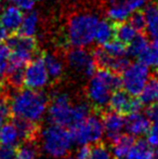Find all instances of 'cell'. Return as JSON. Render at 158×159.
Here are the masks:
<instances>
[{
  "mask_svg": "<svg viewBox=\"0 0 158 159\" xmlns=\"http://www.w3.org/2000/svg\"><path fill=\"white\" fill-rule=\"evenodd\" d=\"M39 139L42 149L50 157L55 159L67 157L74 143L70 129L57 125H51L42 132L40 131Z\"/></svg>",
  "mask_w": 158,
  "mask_h": 159,
  "instance_id": "obj_4",
  "label": "cell"
},
{
  "mask_svg": "<svg viewBox=\"0 0 158 159\" xmlns=\"http://www.w3.org/2000/svg\"><path fill=\"white\" fill-rule=\"evenodd\" d=\"M16 147L0 143V159H15Z\"/></svg>",
  "mask_w": 158,
  "mask_h": 159,
  "instance_id": "obj_34",
  "label": "cell"
},
{
  "mask_svg": "<svg viewBox=\"0 0 158 159\" xmlns=\"http://www.w3.org/2000/svg\"><path fill=\"white\" fill-rule=\"evenodd\" d=\"M22 10L14 6H9L3 10L0 16V23L9 32H16L23 21Z\"/></svg>",
  "mask_w": 158,
  "mask_h": 159,
  "instance_id": "obj_15",
  "label": "cell"
},
{
  "mask_svg": "<svg viewBox=\"0 0 158 159\" xmlns=\"http://www.w3.org/2000/svg\"><path fill=\"white\" fill-rule=\"evenodd\" d=\"M121 79L115 71L100 68L90 77L87 87V96L95 111H105L114 91L120 89Z\"/></svg>",
  "mask_w": 158,
  "mask_h": 159,
  "instance_id": "obj_2",
  "label": "cell"
},
{
  "mask_svg": "<svg viewBox=\"0 0 158 159\" xmlns=\"http://www.w3.org/2000/svg\"><path fill=\"white\" fill-rule=\"evenodd\" d=\"M21 141H20L19 132L12 121L6 122L0 127V143L1 144L16 146Z\"/></svg>",
  "mask_w": 158,
  "mask_h": 159,
  "instance_id": "obj_23",
  "label": "cell"
},
{
  "mask_svg": "<svg viewBox=\"0 0 158 159\" xmlns=\"http://www.w3.org/2000/svg\"><path fill=\"white\" fill-rule=\"evenodd\" d=\"M108 55L111 57H124L127 54V48L124 46V43H122L119 40H112L105 42V43L102 44L101 47Z\"/></svg>",
  "mask_w": 158,
  "mask_h": 159,
  "instance_id": "obj_31",
  "label": "cell"
},
{
  "mask_svg": "<svg viewBox=\"0 0 158 159\" xmlns=\"http://www.w3.org/2000/svg\"><path fill=\"white\" fill-rule=\"evenodd\" d=\"M147 134V143L151 145L152 147H158V125L157 124H154L153 126L150 127L148 131L146 132Z\"/></svg>",
  "mask_w": 158,
  "mask_h": 159,
  "instance_id": "obj_35",
  "label": "cell"
},
{
  "mask_svg": "<svg viewBox=\"0 0 158 159\" xmlns=\"http://www.w3.org/2000/svg\"><path fill=\"white\" fill-rule=\"evenodd\" d=\"M126 156L130 159H154L155 152L147 141L140 139L135 141L132 148Z\"/></svg>",
  "mask_w": 158,
  "mask_h": 159,
  "instance_id": "obj_19",
  "label": "cell"
},
{
  "mask_svg": "<svg viewBox=\"0 0 158 159\" xmlns=\"http://www.w3.org/2000/svg\"><path fill=\"white\" fill-rule=\"evenodd\" d=\"M44 66L48 71L49 78L52 80H59L63 75V63L54 54L47 53L42 57Z\"/></svg>",
  "mask_w": 158,
  "mask_h": 159,
  "instance_id": "obj_22",
  "label": "cell"
},
{
  "mask_svg": "<svg viewBox=\"0 0 158 159\" xmlns=\"http://www.w3.org/2000/svg\"><path fill=\"white\" fill-rule=\"evenodd\" d=\"M90 114H91V108H90V106H89L88 103L81 102L76 105H73L72 117H70V125L68 128L76 126V125L80 124L81 121H84Z\"/></svg>",
  "mask_w": 158,
  "mask_h": 159,
  "instance_id": "obj_28",
  "label": "cell"
},
{
  "mask_svg": "<svg viewBox=\"0 0 158 159\" xmlns=\"http://www.w3.org/2000/svg\"><path fill=\"white\" fill-rule=\"evenodd\" d=\"M143 13L146 21V32L153 41L158 42V7L155 4L145 6Z\"/></svg>",
  "mask_w": 158,
  "mask_h": 159,
  "instance_id": "obj_16",
  "label": "cell"
},
{
  "mask_svg": "<svg viewBox=\"0 0 158 159\" xmlns=\"http://www.w3.org/2000/svg\"><path fill=\"white\" fill-rule=\"evenodd\" d=\"M9 57H10V49L8 46L0 47V79H3L9 67Z\"/></svg>",
  "mask_w": 158,
  "mask_h": 159,
  "instance_id": "obj_33",
  "label": "cell"
},
{
  "mask_svg": "<svg viewBox=\"0 0 158 159\" xmlns=\"http://www.w3.org/2000/svg\"><path fill=\"white\" fill-rule=\"evenodd\" d=\"M39 24V16L38 13L35 11H28V13L23 17L21 25H20L19 30H16L17 34L23 36H28V37H33L36 35L37 28H38Z\"/></svg>",
  "mask_w": 158,
  "mask_h": 159,
  "instance_id": "obj_21",
  "label": "cell"
},
{
  "mask_svg": "<svg viewBox=\"0 0 158 159\" xmlns=\"http://www.w3.org/2000/svg\"><path fill=\"white\" fill-rule=\"evenodd\" d=\"M146 116L151 120V122L158 125V103L148 105L147 109H146Z\"/></svg>",
  "mask_w": 158,
  "mask_h": 159,
  "instance_id": "obj_37",
  "label": "cell"
},
{
  "mask_svg": "<svg viewBox=\"0 0 158 159\" xmlns=\"http://www.w3.org/2000/svg\"><path fill=\"white\" fill-rule=\"evenodd\" d=\"M2 90H4V87H3V82H2L1 79H0V92H1Z\"/></svg>",
  "mask_w": 158,
  "mask_h": 159,
  "instance_id": "obj_40",
  "label": "cell"
},
{
  "mask_svg": "<svg viewBox=\"0 0 158 159\" xmlns=\"http://www.w3.org/2000/svg\"><path fill=\"white\" fill-rule=\"evenodd\" d=\"M24 69V86L27 89L39 90L48 84L49 75L44 66L43 59L36 57L26 65Z\"/></svg>",
  "mask_w": 158,
  "mask_h": 159,
  "instance_id": "obj_9",
  "label": "cell"
},
{
  "mask_svg": "<svg viewBox=\"0 0 158 159\" xmlns=\"http://www.w3.org/2000/svg\"><path fill=\"white\" fill-rule=\"evenodd\" d=\"M36 141H24L16 147L15 159H37Z\"/></svg>",
  "mask_w": 158,
  "mask_h": 159,
  "instance_id": "obj_29",
  "label": "cell"
},
{
  "mask_svg": "<svg viewBox=\"0 0 158 159\" xmlns=\"http://www.w3.org/2000/svg\"><path fill=\"white\" fill-rule=\"evenodd\" d=\"M90 156V146L89 144L81 145V147L77 151L76 155H75V159H89Z\"/></svg>",
  "mask_w": 158,
  "mask_h": 159,
  "instance_id": "obj_38",
  "label": "cell"
},
{
  "mask_svg": "<svg viewBox=\"0 0 158 159\" xmlns=\"http://www.w3.org/2000/svg\"><path fill=\"white\" fill-rule=\"evenodd\" d=\"M129 24L137 30L138 33L144 32L146 27V21H145V15H144L143 11H134L132 14L129 16Z\"/></svg>",
  "mask_w": 158,
  "mask_h": 159,
  "instance_id": "obj_32",
  "label": "cell"
},
{
  "mask_svg": "<svg viewBox=\"0 0 158 159\" xmlns=\"http://www.w3.org/2000/svg\"><path fill=\"white\" fill-rule=\"evenodd\" d=\"M49 101L43 92L33 89L17 90L10 98L11 117L23 118L33 122H38L48 108Z\"/></svg>",
  "mask_w": 158,
  "mask_h": 159,
  "instance_id": "obj_1",
  "label": "cell"
},
{
  "mask_svg": "<svg viewBox=\"0 0 158 159\" xmlns=\"http://www.w3.org/2000/svg\"><path fill=\"white\" fill-rule=\"evenodd\" d=\"M139 100L142 105H152L154 103H158V77H151L146 81L145 86L143 87L141 93L139 94Z\"/></svg>",
  "mask_w": 158,
  "mask_h": 159,
  "instance_id": "obj_17",
  "label": "cell"
},
{
  "mask_svg": "<svg viewBox=\"0 0 158 159\" xmlns=\"http://www.w3.org/2000/svg\"><path fill=\"white\" fill-rule=\"evenodd\" d=\"M137 34H138L137 30L129 23H124V21L119 22V23H115L114 36L116 37L117 40L121 41L122 43L128 44L135 37Z\"/></svg>",
  "mask_w": 158,
  "mask_h": 159,
  "instance_id": "obj_25",
  "label": "cell"
},
{
  "mask_svg": "<svg viewBox=\"0 0 158 159\" xmlns=\"http://www.w3.org/2000/svg\"><path fill=\"white\" fill-rule=\"evenodd\" d=\"M73 142L78 145L93 144L101 141L104 134L102 118L97 114H90L84 121L70 128Z\"/></svg>",
  "mask_w": 158,
  "mask_h": 159,
  "instance_id": "obj_5",
  "label": "cell"
},
{
  "mask_svg": "<svg viewBox=\"0 0 158 159\" xmlns=\"http://www.w3.org/2000/svg\"><path fill=\"white\" fill-rule=\"evenodd\" d=\"M0 11H1V1H0Z\"/></svg>",
  "mask_w": 158,
  "mask_h": 159,
  "instance_id": "obj_41",
  "label": "cell"
},
{
  "mask_svg": "<svg viewBox=\"0 0 158 159\" xmlns=\"http://www.w3.org/2000/svg\"><path fill=\"white\" fill-rule=\"evenodd\" d=\"M151 127V120L147 116L142 114L141 111H135L128 115L124 118V130L127 133L135 136H140L146 134Z\"/></svg>",
  "mask_w": 158,
  "mask_h": 159,
  "instance_id": "obj_14",
  "label": "cell"
},
{
  "mask_svg": "<svg viewBox=\"0 0 158 159\" xmlns=\"http://www.w3.org/2000/svg\"><path fill=\"white\" fill-rule=\"evenodd\" d=\"M66 61L70 69L76 73H80L86 77H91L97 71V64L91 55L86 49L74 47L67 52Z\"/></svg>",
  "mask_w": 158,
  "mask_h": 159,
  "instance_id": "obj_8",
  "label": "cell"
},
{
  "mask_svg": "<svg viewBox=\"0 0 158 159\" xmlns=\"http://www.w3.org/2000/svg\"><path fill=\"white\" fill-rule=\"evenodd\" d=\"M139 60L146 66L158 68V42L153 41V43L148 44L144 52L139 57Z\"/></svg>",
  "mask_w": 158,
  "mask_h": 159,
  "instance_id": "obj_27",
  "label": "cell"
},
{
  "mask_svg": "<svg viewBox=\"0 0 158 159\" xmlns=\"http://www.w3.org/2000/svg\"><path fill=\"white\" fill-rule=\"evenodd\" d=\"M7 46L10 50L21 49V50H28L32 52H35L36 50V41L34 38L20 35V34L10 36L7 39Z\"/></svg>",
  "mask_w": 158,
  "mask_h": 159,
  "instance_id": "obj_20",
  "label": "cell"
},
{
  "mask_svg": "<svg viewBox=\"0 0 158 159\" xmlns=\"http://www.w3.org/2000/svg\"><path fill=\"white\" fill-rule=\"evenodd\" d=\"M108 106L112 111L118 114L129 115L135 111H141L143 105L139 98H137V96H132L124 90L117 89L111 96Z\"/></svg>",
  "mask_w": 158,
  "mask_h": 159,
  "instance_id": "obj_11",
  "label": "cell"
},
{
  "mask_svg": "<svg viewBox=\"0 0 158 159\" xmlns=\"http://www.w3.org/2000/svg\"><path fill=\"white\" fill-rule=\"evenodd\" d=\"M114 36V26L106 20H99L94 34V40L99 44L110 41Z\"/></svg>",
  "mask_w": 158,
  "mask_h": 159,
  "instance_id": "obj_24",
  "label": "cell"
},
{
  "mask_svg": "<svg viewBox=\"0 0 158 159\" xmlns=\"http://www.w3.org/2000/svg\"><path fill=\"white\" fill-rule=\"evenodd\" d=\"M8 37V30L2 26V24L0 23V42L3 41V40L7 39Z\"/></svg>",
  "mask_w": 158,
  "mask_h": 159,
  "instance_id": "obj_39",
  "label": "cell"
},
{
  "mask_svg": "<svg viewBox=\"0 0 158 159\" xmlns=\"http://www.w3.org/2000/svg\"><path fill=\"white\" fill-rule=\"evenodd\" d=\"M148 40L143 34H137L135 37L128 43L127 54L132 57H139L148 46Z\"/></svg>",
  "mask_w": 158,
  "mask_h": 159,
  "instance_id": "obj_26",
  "label": "cell"
},
{
  "mask_svg": "<svg viewBox=\"0 0 158 159\" xmlns=\"http://www.w3.org/2000/svg\"><path fill=\"white\" fill-rule=\"evenodd\" d=\"M73 104L66 93H57L48 104V117L52 125L70 127Z\"/></svg>",
  "mask_w": 158,
  "mask_h": 159,
  "instance_id": "obj_7",
  "label": "cell"
},
{
  "mask_svg": "<svg viewBox=\"0 0 158 159\" xmlns=\"http://www.w3.org/2000/svg\"><path fill=\"white\" fill-rule=\"evenodd\" d=\"M147 3V0H111L107 8V17L114 23L127 20L134 11L141 10Z\"/></svg>",
  "mask_w": 158,
  "mask_h": 159,
  "instance_id": "obj_10",
  "label": "cell"
},
{
  "mask_svg": "<svg viewBox=\"0 0 158 159\" xmlns=\"http://www.w3.org/2000/svg\"><path fill=\"white\" fill-rule=\"evenodd\" d=\"M121 73V87L132 96H138L141 93L142 89L150 78L148 66L142 62L129 64Z\"/></svg>",
  "mask_w": 158,
  "mask_h": 159,
  "instance_id": "obj_6",
  "label": "cell"
},
{
  "mask_svg": "<svg viewBox=\"0 0 158 159\" xmlns=\"http://www.w3.org/2000/svg\"><path fill=\"white\" fill-rule=\"evenodd\" d=\"M99 17L93 13H76L67 23L68 42L73 47L90 46L94 40V34Z\"/></svg>",
  "mask_w": 158,
  "mask_h": 159,
  "instance_id": "obj_3",
  "label": "cell"
},
{
  "mask_svg": "<svg viewBox=\"0 0 158 159\" xmlns=\"http://www.w3.org/2000/svg\"><path fill=\"white\" fill-rule=\"evenodd\" d=\"M0 47H1V42H0Z\"/></svg>",
  "mask_w": 158,
  "mask_h": 159,
  "instance_id": "obj_42",
  "label": "cell"
},
{
  "mask_svg": "<svg viewBox=\"0 0 158 159\" xmlns=\"http://www.w3.org/2000/svg\"><path fill=\"white\" fill-rule=\"evenodd\" d=\"M101 118L104 132L106 133L108 141L113 143L120 134H122V131L124 130V115L111 109V111H104L103 114H101Z\"/></svg>",
  "mask_w": 158,
  "mask_h": 159,
  "instance_id": "obj_13",
  "label": "cell"
},
{
  "mask_svg": "<svg viewBox=\"0 0 158 159\" xmlns=\"http://www.w3.org/2000/svg\"><path fill=\"white\" fill-rule=\"evenodd\" d=\"M89 159H114L113 154L111 153V149L106 145V143L97 142L93 143L92 146H90V156Z\"/></svg>",
  "mask_w": 158,
  "mask_h": 159,
  "instance_id": "obj_30",
  "label": "cell"
},
{
  "mask_svg": "<svg viewBox=\"0 0 158 159\" xmlns=\"http://www.w3.org/2000/svg\"><path fill=\"white\" fill-rule=\"evenodd\" d=\"M134 142L135 138L131 134H120L114 142L111 143L113 146V155L115 156V159L124 157L132 148Z\"/></svg>",
  "mask_w": 158,
  "mask_h": 159,
  "instance_id": "obj_18",
  "label": "cell"
},
{
  "mask_svg": "<svg viewBox=\"0 0 158 159\" xmlns=\"http://www.w3.org/2000/svg\"><path fill=\"white\" fill-rule=\"evenodd\" d=\"M10 4L21 9L22 11H30L33 10L36 0H7Z\"/></svg>",
  "mask_w": 158,
  "mask_h": 159,
  "instance_id": "obj_36",
  "label": "cell"
},
{
  "mask_svg": "<svg viewBox=\"0 0 158 159\" xmlns=\"http://www.w3.org/2000/svg\"><path fill=\"white\" fill-rule=\"evenodd\" d=\"M93 59H94L97 66H99L100 68L108 69V70L115 71L117 74L121 73L130 64V61H129L127 55H124V57H111L101 47L94 50Z\"/></svg>",
  "mask_w": 158,
  "mask_h": 159,
  "instance_id": "obj_12",
  "label": "cell"
}]
</instances>
